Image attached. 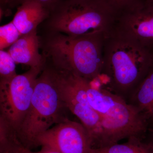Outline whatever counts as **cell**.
I'll return each mask as SVG.
<instances>
[{"mask_svg":"<svg viewBox=\"0 0 153 153\" xmlns=\"http://www.w3.org/2000/svg\"><path fill=\"white\" fill-rule=\"evenodd\" d=\"M44 68L31 67L9 79H0V120L16 133L27 112L36 80Z\"/></svg>","mask_w":153,"mask_h":153,"instance_id":"8992f818","label":"cell"},{"mask_svg":"<svg viewBox=\"0 0 153 153\" xmlns=\"http://www.w3.org/2000/svg\"><path fill=\"white\" fill-rule=\"evenodd\" d=\"M153 68V49L110 34L105 39L101 76L107 88L127 100Z\"/></svg>","mask_w":153,"mask_h":153,"instance_id":"7a4b0ae2","label":"cell"},{"mask_svg":"<svg viewBox=\"0 0 153 153\" xmlns=\"http://www.w3.org/2000/svg\"><path fill=\"white\" fill-rule=\"evenodd\" d=\"M115 9L118 14L132 7L140 0H105Z\"/></svg>","mask_w":153,"mask_h":153,"instance_id":"e0dca14e","label":"cell"},{"mask_svg":"<svg viewBox=\"0 0 153 153\" xmlns=\"http://www.w3.org/2000/svg\"><path fill=\"white\" fill-rule=\"evenodd\" d=\"M22 35L12 21L0 27V50L12 46Z\"/></svg>","mask_w":153,"mask_h":153,"instance_id":"5bb4252c","label":"cell"},{"mask_svg":"<svg viewBox=\"0 0 153 153\" xmlns=\"http://www.w3.org/2000/svg\"><path fill=\"white\" fill-rule=\"evenodd\" d=\"M148 1H150L153 2V0H148Z\"/></svg>","mask_w":153,"mask_h":153,"instance_id":"44dd1931","label":"cell"},{"mask_svg":"<svg viewBox=\"0 0 153 153\" xmlns=\"http://www.w3.org/2000/svg\"><path fill=\"white\" fill-rule=\"evenodd\" d=\"M40 47V39L36 30L22 35L9 47L8 52L16 64H25L30 68H44L46 60L39 53Z\"/></svg>","mask_w":153,"mask_h":153,"instance_id":"30bf717a","label":"cell"},{"mask_svg":"<svg viewBox=\"0 0 153 153\" xmlns=\"http://www.w3.org/2000/svg\"><path fill=\"white\" fill-rule=\"evenodd\" d=\"M16 63L8 51L0 50V79H9L17 75Z\"/></svg>","mask_w":153,"mask_h":153,"instance_id":"9a60e30c","label":"cell"},{"mask_svg":"<svg viewBox=\"0 0 153 153\" xmlns=\"http://www.w3.org/2000/svg\"><path fill=\"white\" fill-rule=\"evenodd\" d=\"M106 36L103 32L76 37L45 32L39 39L42 55L54 68L91 81L102 73Z\"/></svg>","mask_w":153,"mask_h":153,"instance_id":"6da1fadb","label":"cell"},{"mask_svg":"<svg viewBox=\"0 0 153 153\" xmlns=\"http://www.w3.org/2000/svg\"><path fill=\"white\" fill-rule=\"evenodd\" d=\"M64 108L53 68L46 61L36 80L30 108L16 132L19 141L29 149L37 147L38 137L65 119L61 116Z\"/></svg>","mask_w":153,"mask_h":153,"instance_id":"5b68a950","label":"cell"},{"mask_svg":"<svg viewBox=\"0 0 153 153\" xmlns=\"http://www.w3.org/2000/svg\"><path fill=\"white\" fill-rule=\"evenodd\" d=\"M0 153H15L10 140L4 144L0 145Z\"/></svg>","mask_w":153,"mask_h":153,"instance_id":"d6986e66","label":"cell"},{"mask_svg":"<svg viewBox=\"0 0 153 153\" xmlns=\"http://www.w3.org/2000/svg\"><path fill=\"white\" fill-rule=\"evenodd\" d=\"M127 142L105 147L92 148L90 153H153V146L143 141L142 138L133 137Z\"/></svg>","mask_w":153,"mask_h":153,"instance_id":"4fadbf2b","label":"cell"},{"mask_svg":"<svg viewBox=\"0 0 153 153\" xmlns=\"http://www.w3.org/2000/svg\"><path fill=\"white\" fill-rule=\"evenodd\" d=\"M37 146L61 153H90L92 143L82 123L64 119L38 137Z\"/></svg>","mask_w":153,"mask_h":153,"instance_id":"9c48e42d","label":"cell"},{"mask_svg":"<svg viewBox=\"0 0 153 153\" xmlns=\"http://www.w3.org/2000/svg\"><path fill=\"white\" fill-rule=\"evenodd\" d=\"M59 94L66 108L80 120L87 130L92 148L98 147L102 130L100 118L91 105L84 85L85 79L52 66Z\"/></svg>","mask_w":153,"mask_h":153,"instance_id":"52a82bcc","label":"cell"},{"mask_svg":"<svg viewBox=\"0 0 153 153\" xmlns=\"http://www.w3.org/2000/svg\"><path fill=\"white\" fill-rule=\"evenodd\" d=\"M149 140L147 142L149 143L153 146V128L149 130Z\"/></svg>","mask_w":153,"mask_h":153,"instance_id":"ffe728a7","label":"cell"},{"mask_svg":"<svg viewBox=\"0 0 153 153\" xmlns=\"http://www.w3.org/2000/svg\"><path fill=\"white\" fill-rule=\"evenodd\" d=\"M117 15L105 0H60L43 24L45 32L72 37L103 32L108 36Z\"/></svg>","mask_w":153,"mask_h":153,"instance_id":"277c9868","label":"cell"},{"mask_svg":"<svg viewBox=\"0 0 153 153\" xmlns=\"http://www.w3.org/2000/svg\"><path fill=\"white\" fill-rule=\"evenodd\" d=\"M50 11L37 2H25L17 7L12 21L22 35H26L37 30L48 18Z\"/></svg>","mask_w":153,"mask_h":153,"instance_id":"8fae6325","label":"cell"},{"mask_svg":"<svg viewBox=\"0 0 153 153\" xmlns=\"http://www.w3.org/2000/svg\"><path fill=\"white\" fill-rule=\"evenodd\" d=\"M127 101L144 117L149 129L153 128V68L135 88Z\"/></svg>","mask_w":153,"mask_h":153,"instance_id":"7c38bea8","label":"cell"},{"mask_svg":"<svg viewBox=\"0 0 153 153\" xmlns=\"http://www.w3.org/2000/svg\"><path fill=\"white\" fill-rule=\"evenodd\" d=\"M110 34L153 49V2L140 0L118 14Z\"/></svg>","mask_w":153,"mask_h":153,"instance_id":"ba28073f","label":"cell"},{"mask_svg":"<svg viewBox=\"0 0 153 153\" xmlns=\"http://www.w3.org/2000/svg\"><path fill=\"white\" fill-rule=\"evenodd\" d=\"M60 0H10L8 4V10L11 11L12 9L17 7L23 3L27 1H35L40 3L45 7L50 10L57 4Z\"/></svg>","mask_w":153,"mask_h":153,"instance_id":"2e32d148","label":"cell"},{"mask_svg":"<svg viewBox=\"0 0 153 153\" xmlns=\"http://www.w3.org/2000/svg\"><path fill=\"white\" fill-rule=\"evenodd\" d=\"M84 85L88 101L100 118L102 133L97 148L112 146L124 139L143 138L148 132V122L125 99L85 79Z\"/></svg>","mask_w":153,"mask_h":153,"instance_id":"3957f363","label":"cell"},{"mask_svg":"<svg viewBox=\"0 0 153 153\" xmlns=\"http://www.w3.org/2000/svg\"><path fill=\"white\" fill-rule=\"evenodd\" d=\"M11 141V144L15 153H61L57 151L44 148H42L41 150L39 152H33L23 146L16 137L14 138Z\"/></svg>","mask_w":153,"mask_h":153,"instance_id":"ac0fdd59","label":"cell"}]
</instances>
